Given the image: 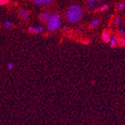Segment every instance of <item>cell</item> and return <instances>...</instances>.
<instances>
[{
    "instance_id": "cell-16",
    "label": "cell",
    "mask_w": 125,
    "mask_h": 125,
    "mask_svg": "<svg viewBox=\"0 0 125 125\" xmlns=\"http://www.w3.org/2000/svg\"><path fill=\"white\" fill-rule=\"evenodd\" d=\"M9 0H0V5H4L5 4H7Z\"/></svg>"
},
{
    "instance_id": "cell-10",
    "label": "cell",
    "mask_w": 125,
    "mask_h": 125,
    "mask_svg": "<svg viewBox=\"0 0 125 125\" xmlns=\"http://www.w3.org/2000/svg\"><path fill=\"white\" fill-rule=\"evenodd\" d=\"M119 46H124V43H125V40L121 38V39H118V43H117Z\"/></svg>"
},
{
    "instance_id": "cell-5",
    "label": "cell",
    "mask_w": 125,
    "mask_h": 125,
    "mask_svg": "<svg viewBox=\"0 0 125 125\" xmlns=\"http://www.w3.org/2000/svg\"><path fill=\"white\" fill-rule=\"evenodd\" d=\"M34 2L36 5H47L52 2V0H33Z\"/></svg>"
},
{
    "instance_id": "cell-1",
    "label": "cell",
    "mask_w": 125,
    "mask_h": 125,
    "mask_svg": "<svg viewBox=\"0 0 125 125\" xmlns=\"http://www.w3.org/2000/svg\"><path fill=\"white\" fill-rule=\"evenodd\" d=\"M68 22L75 23L80 20L83 17V10L78 5H73L68 8L66 14Z\"/></svg>"
},
{
    "instance_id": "cell-19",
    "label": "cell",
    "mask_w": 125,
    "mask_h": 125,
    "mask_svg": "<svg viewBox=\"0 0 125 125\" xmlns=\"http://www.w3.org/2000/svg\"><path fill=\"white\" fill-rule=\"evenodd\" d=\"M112 39H114V40H117L118 39V37H117V35H113V37H112Z\"/></svg>"
},
{
    "instance_id": "cell-21",
    "label": "cell",
    "mask_w": 125,
    "mask_h": 125,
    "mask_svg": "<svg viewBox=\"0 0 125 125\" xmlns=\"http://www.w3.org/2000/svg\"><path fill=\"white\" fill-rule=\"evenodd\" d=\"M77 29H78V30H82V28L79 26V27H77Z\"/></svg>"
},
{
    "instance_id": "cell-3",
    "label": "cell",
    "mask_w": 125,
    "mask_h": 125,
    "mask_svg": "<svg viewBox=\"0 0 125 125\" xmlns=\"http://www.w3.org/2000/svg\"><path fill=\"white\" fill-rule=\"evenodd\" d=\"M43 31V28L41 26H29V31L31 32L33 34H38Z\"/></svg>"
},
{
    "instance_id": "cell-7",
    "label": "cell",
    "mask_w": 125,
    "mask_h": 125,
    "mask_svg": "<svg viewBox=\"0 0 125 125\" xmlns=\"http://www.w3.org/2000/svg\"><path fill=\"white\" fill-rule=\"evenodd\" d=\"M102 39L104 40V42L108 43V42L110 41V36H109V35L107 32L104 31L103 34H102Z\"/></svg>"
},
{
    "instance_id": "cell-13",
    "label": "cell",
    "mask_w": 125,
    "mask_h": 125,
    "mask_svg": "<svg viewBox=\"0 0 125 125\" xmlns=\"http://www.w3.org/2000/svg\"><path fill=\"white\" fill-rule=\"evenodd\" d=\"M116 41L115 40H114V39H112L111 41H110V46L111 47H115V45H116Z\"/></svg>"
},
{
    "instance_id": "cell-8",
    "label": "cell",
    "mask_w": 125,
    "mask_h": 125,
    "mask_svg": "<svg viewBox=\"0 0 125 125\" xmlns=\"http://www.w3.org/2000/svg\"><path fill=\"white\" fill-rule=\"evenodd\" d=\"M99 23H100V20L99 19H94L92 21L91 25H92V27H96L99 25Z\"/></svg>"
},
{
    "instance_id": "cell-12",
    "label": "cell",
    "mask_w": 125,
    "mask_h": 125,
    "mask_svg": "<svg viewBox=\"0 0 125 125\" xmlns=\"http://www.w3.org/2000/svg\"><path fill=\"white\" fill-rule=\"evenodd\" d=\"M120 23H121V18L120 17H117L115 19V24L118 27V26H120Z\"/></svg>"
},
{
    "instance_id": "cell-11",
    "label": "cell",
    "mask_w": 125,
    "mask_h": 125,
    "mask_svg": "<svg viewBox=\"0 0 125 125\" xmlns=\"http://www.w3.org/2000/svg\"><path fill=\"white\" fill-rule=\"evenodd\" d=\"M87 7L89 9H92V8H94L96 7V5L94 2H88V5H87Z\"/></svg>"
},
{
    "instance_id": "cell-15",
    "label": "cell",
    "mask_w": 125,
    "mask_h": 125,
    "mask_svg": "<svg viewBox=\"0 0 125 125\" xmlns=\"http://www.w3.org/2000/svg\"><path fill=\"white\" fill-rule=\"evenodd\" d=\"M125 8V4L124 3H120L118 5V9L119 10H123Z\"/></svg>"
},
{
    "instance_id": "cell-23",
    "label": "cell",
    "mask_w": 125,
    "mask_h": 125,
    "mask_svg": "<svg viewBox=\"0 0 125 125\" xmlns=\"http://www.w3.org/2000/svg\"><path fill=\"white\" fill-rule=\"evenodd\" d=\"M95 1H96V0H95Z\"/></svg>"
},
{
    "instance_id": "cell-9",
    "label": "cell",
    "mask_w": 125,
    "mask_h": 125,
    "mask_svg": "<svg viewBox=\"0 0 125 125\" xmlns=\"http://www.w3.org/2000/svg\"><path fill=\"white\" fill-rule=\"evenodd\" d=\"M108 8H109V6L107 5H103V6L99 8V11H100V12H104V11L106 10Z\"/></svg>"
},
{
    "instance_id": "cell-17",
    "label": "cell",
    "mask_w": 125,
    "mask_h": 125,
    "mask_svg": "<svg viewBox=\"0 0 125 125\" xmlns=\"http://www.w3.org/2000/svg\"><path fill=\"white\" fill-rule=\"evenodd\" d=\"M7 66H8V68L9 70H11L13 68V67H14V65H13V64L11 63V62H8V64H7Z\"/></svg>"
},
{
    "instance_id": "cell-22",
    "label": "cell",
    "mask_w": 125,
    "mask_h": 125,
    "mask_svg": "<svg viewBox=\"0 0 125 125\" xmlns=\"http://www.w3.org/2000/svg\"><path fill=\"white\" fill-rule=\"evenodd\" d=\"M122 38L125 40V36H124V35H123V36H122Z\"/></svg>"
},
{
    "instance_id": "cell-14",
    "label": "cell",
    "mask_w": 125,
    "mask_h": 125,
    "mask_svg": "<svg viewBox=\"0 0 125 125\" xmlns=\"http://www.w3.org/2000/svg\"><path fill=\"white\" fill-rule=\"evenodd\" d=\"M11 26V22L9 21H7L5 22V28H10Z\"/></svg>"
},
{
    "instance_id": "cell-18",
    "label": "cell",
    "mask_w": 125,
    "mask_h": 125,
    "mask_svg": "<svg viewBox=\"0 0 125 125\" xmlns=\"http://www.w3.org/2000/svg\"><path fill=\"white\" fill-rule=\"evenodd\" d=\"M121 33L123 35L125 36V30H121Z\"/></svg>"
},
{
    "instance_id": "cell-2",
    "label": "cell",
    "mask_w": 125,
    "mask_h": 125,
    "mask_svg": "<svg viewBox=\"0 0 125 125\" xmlns=\"http://www.w3.org/2000/svg\"><path fill=\"white\" fill-rule=\"evenodd\" d=\"M61 26V17L59 14L52 15L50 20L47 21V29L50 31H54Z\"/></svg>"
},
{
    "instance_id": "cell-6",
    "label": "cell",
    "mask_w": 125,
    "mask_h": 125,
    "mask_svg": "<svg viewBox=\"0 0 125 125\" xmlns=\"http://www.w3.org/2000/svg\"><path fill=\"white\" fill-rule=\"evenodd\" d=\"M19 13H20V17H21V18L22 20L27 19L28 17H29V11L25 10H22V9H20L19 10Z\"/></svg>"
},
{
    "instance_id": "cell-4",
    "label": "cell",
    "mask_w": 125,
    "mask_h": 125,
    "mask_svg": "<svg viewBox=\"0 0 125 125\" xmlns=\"http://www.w3.org/2000/svg\"><path fill=\"white\" fill-rule=\"evenodd\" d=\"M51 17H52V14L50 13H42L39 15V17L41 20L46 21V22H47Z\"/></svg>"
},
{
    "instance_id": "cell-20",
    "label": "cell",
    "mask_w": 125,
    "mask_h": 125,
    "mask_svg": "<svg viewBox=\"0 0 125 125\" xmlns=\"http://www.w3.org/2000/svg\"><path fill=\"white\" fill-rule=\"evenodd\" d=\"M95 0H88V2H94Z\"/></svg>"
}]
</instances>
